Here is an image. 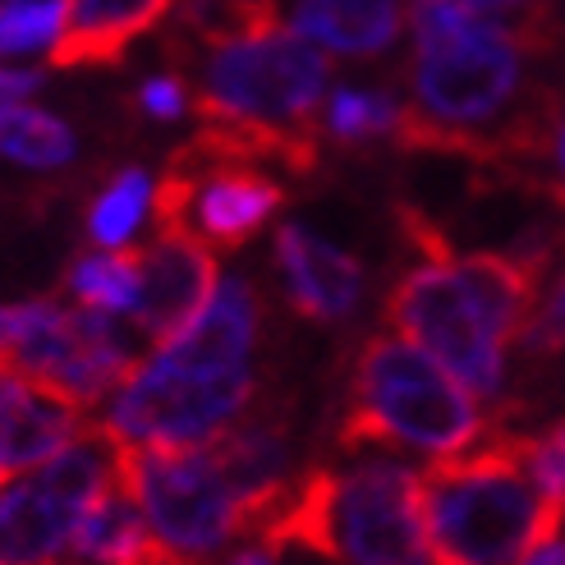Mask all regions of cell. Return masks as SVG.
Segmentation results:
<instances>
[{"mask_svg":"<svg viewBox=\"0 0 565 565\" xmlns=\"http://www.w3.org/2000/svg\"><path fill=\"white\" fill-rule=\"evenodd\" d=\"M120 483V441L88 423L61 456L0 483V565H61L83 511Z\"/></svg>","mask_w":565,"mask_h":565,"instance_id":"8","label":"cell"},{"mask_svg":"<svg viewBox=\"0 0 565 565\" xmlns=\"http://www.w3.org/2000/svg\"><path fill=\"white\" fill-rule=\"evenodd\" d=\"M478 395L460 386L433 354L405 335H369L350 373V409L341 423V446L359 450H418L450 460L483 437Z\"/></svg>","mask_w":565,"mask_h":565,"instance_id":"6","label":"cell"},{"mask_svg":"<svg viewBox=\"0 0 565 565\" xmlns=\"http://www.w3.org/2000/svg\"><path fill=\"white\" fill-rule=\"evenodd\" d=\"M6 478H10V473H6V469H0V483H6Z\"/></svg>","mask_w":565,"mask_h":565,"instance_id":"30","label":"cell"},{"mask_svg":"<svg viewBox=\"0 0 565 565\" xmlns=\"http://www.w3.org/2000/svg\"><path fill=\"white\" fill-rule=\"evenodd\" d=\"M138 110H143L148 120H161V125L184 120L193 110V93H189L184 74H152V78H143V83H138Z\"/></svg>","mask_w":565,"mask_h":565,"instance_id":"23","label":"cell"},{"mask_svg":"<svg viewBox=\"0 0 565 565\" xmlns=\"http://www.w3.org/2000/svg\"><path fill=\"white\" fill-rule=\"evenodd\" d=\"M295 33L345 61H373L401 42L405 0H295Z\"/></svg>","mask_w":565,"mask_h":565,"instance_id":"16","label":"cell"},{"mask_svg":"<svg viewBox=\"0 0 565 565\" xmlns=\"http://www.w3.org/2000/svg\"><path fill=\"white\" fill-rule=\"evenodd\" d=\"M258 543L308 547L341 565H437L423 524V478L382 456L295 478Z\"/></svg>","mask_w":565,"mask_h":565,"instance_id":"4","label":"cell"},{"mask_svg":"<svg viewBox=\"0 0 565 565\" xmlns=\"http://www.w3.org/2000/svg\"><path fill=\"white\" fill-rule=\"evenodd\" d=\"M6 363L74 409H93L138 369L116 318L93 308H65L55 299L19 303Z\"/></svg>","mask_w":565,"mask_h":565,"instance_id":"10","label":"cell"},{"mask_svg":"<svg viewBox=\"0 0 565 565\" xmlns=\"http://www.w3.org/2000/svg\"><path fill=\"white\" fill-rule=\"evenodd\" d=\"M61 38L51 46L55 70L120 65L138 38L171 14L180 0H61Z\"/></svg>","mask_w":565,"mask_h":565,"instance_id":"15","label":"cell"},{"mask_svg":"<svg viewBox=\"0 0 565 565\" xmlns=\"http://www.w3.org/2000/svg\"><path fill=\"white\" fill-rule=\"evenodd\" d=\"M65 290L78 299V308H93L106 318H129L143 295V271H138V248H97L83 253L70 267Z\"/></svg>","mask_w":565,"mask_h":565,"instance_id":"18","label":"cell"},{"mask_svg":"<svg viewBox=\"0 0 565 565\" xmlns=\"http://www.w3.org/2000/svg\"><path fill=\"white\" fill-rule=\"evenodd\" d=\"M418 263L386 295V322L395 335L433 354L473 395H501L505 354L539 313L543 258L529 253H456L446 239L405 212Z\"/></svg>","mask_w":565,"mask_h":565,"instance_id":"1","label":"cell"},{"mask_svg":"<svg viewBox=\"0 0 565 565\" xmlns=\"http://www.w3.org/2000/svg\"><path fill=\"white\" fill-rule=\"evenodd\" d=\"M253 386L258 377H203L157 350L120 382L102 428L120 446H207L244 414Z\"/></svg>","mask_w":565,"mask_h":565,"instance_id":"9","label":"cell"},{"mask_svg":"<svg viewBox=\"0 0 565 565\" xmlns=\"http://www.w3.org/2000/svg\"><path fill=\"white\" fill-rule=\"evenodd\" d=\"M83 428H88L83 409L65 405L61 395H51L0 359V469H38L61 456L74 437H83Z\"/></svg>","mask_w":565,"mask_h":565,"instance_id":"14","label":"cell"},{"mask_svg":"<svg viewBox=\"0 0 565 565\" xmlns=\"http://www.w3.org/2000/svg\"><path fill=\"white\" fill-rule=\"evenodd\" d=\"M65 561L70 565H166L148 520L138 515V505L120 483L83 511Z\"/></svg>","mask_w":565,"mask_h":565,"instance_id":"17","label":"cell"},{"mask_svg":"<svg viewBox=\"0 0 565 565\" xmlns=\"http://www.w3.org/2000/svg\"><path fill=\"white\" fill-rule=\"evenodd\" d=\"M78 152L74 129L38 106H0V161H14L23 171H61Z\"/></svg>","mask_w":565,"mask_h":565,"instance_id":"19","label":"cell"},{"mask_svg":"<svg viewBox=\"0 0 565 565\" xmlns=\"http://www.w3.org/2000/svg\"><path fill=\"white\" fill-rule=\"evenodd\" d=\"M418 478L437 565H515L561 524V501L539 488L524 437L469 446Z\"/></svg>","mask_w":565,"mask_h":565,"instance_id":"5","label":"cell"},{"mask_svg":"<svg viewBox=\"0 0 565 565\" xmlns=\"http://www.w3.org/2000/svg\"><path fill=\"white\" fill-rule=\"evenodd\" d=\"M405 106L395 102L391 93H373V88H335L327 97L322 110V129L345 148H363L377 143V138H395L401 129Z\"/></svg>","mask_w":565,"mask_h":565,"instance_id":"21","label":"cell"},{"mask_svg":"<svg viewBox=\"0 0 565 565\" xmlns=\"http://www.w3.org/2000/svg\"><path fill=\"white\" fill-rule=\"evenodd\" d=\"M276 267L286 280V295L295 303V313L308 322L335 327L354 318V308L363 299V263L354 253L335 248L318 231H308L299 221H286L276 231Z\"/></svg>","mask_w":565,"mask_h":565,"instance_id":"13","label":"cell"},{"mask_svg":"<svg viewBox=\"0 0 565 565\" xmlns=\"http://www.w3.org/2000/svg\"><path fill=\"white\" fill-rule=\"evenodd\" d=\"M120 488L166 565H216L248 529V505L212 446H120Z\"/></svg>","mask_w":565,"mask_h":565,"instance_id":"7","label":"cell"},{"mask_svg":"<svg viewBox=\"0 0 565 565\" xmlns=\"http://www.w3.org/2000/svg\"><path fill=\"white\" fill-rule=\"evenodd\" d=\"M61 0H0V61L33 55L61 38Z\"/></svg>","mask_w":565,"mask_h":565,"instance_id":"22","label":"cell"},{"mask_svg":"<svg viewBox=\"0 0 565 565\" xmlns=\"http://www.w3.org/2000/svg\"><path fill=\"white\" fill-rule=\"evenodd\" d=\"M276 552H280V547H271V543H248V547H239L235 556H225L221 565H280Z\"/></svg>","mask_w":565,"mask_h":565,"instance_id":"27","label":"cell"},{"mask_svg":"<svg viewBox=\"0 0 565 565\" xmlns=\"http://www.w3.org/2000/svg\"><path fill=\"white\" fill-rule=\"evenodd\" d=\"M42 70H14V65H0V106H14L23 97L42 93Z\"/></svg>","mask_w":565,"mask_h":565,"instance_id":"26","label":"cell"},{"mask_svg":"<svg viewBox=\"0 0 565 565\" xmlns=\"http://www.w3.org/2000/svg\"><path fill=\"white\" fill-rule=\"evenodd\" d=\"M556 157H561V171H565V129H561V138H556Z\"/></svg>","mask_w":565,"mask_h":565,"instance_id":"29","label":"cell"},{"mask_svg":"<svg viewBox=\"0 0 565 565\" xmlns=\"http://www.w3.org/2000/svg\"><path fill=\"white\" fill-rule=\"evenodd\" d=\"M524 456H529L533 478H539V488L565 505V423H556L543 437H524Z\"/></svg>","mask_w":565,"mask_h":565,"instance_id":"24","label":"cell"},{"mask_svg":"<svg viewBox=\"0 0 565 565\" xmlns=\"http://www.w3.org/2000/svg\"><path fill=\"white\" fill-rule=\"evenodd\" d=\"M152 198H157V180L148 171H138V166L110 175L88 207V239L97 248H125L138 225L148 221Z\"/></svg>","mask_w":565,"mask_h":565,"instance_id":"20","label":"cell"},{"mask_svg":"<svg viewBox=\"0 0 565 565\" xmlns=\"http://www.w3.org/2000/svg\"><path fill=\"white\" fill-rule=\"evenodd\" d=\"M473 6H483V10H505V6H524V0H473Z\"/></svg>","mask_w":565,"mask_h":565,"instance_id":"28","label":"cell"},{"mask_svg":"<svg viewBox=\"0 0 565 565\" xmlns=\"http://www.w3.org/2000/svg\"><path fill=\"white\" fill-rule=\"evenodd\" d=\"M193 110L203 120L198 143L239 161H276L295 175L318 171V110L331 65L313 42H303L290 28H271L258 38L193 51Z\"/></svg>","mask_w":565,"mask_h":565,"instance_id":"3","label":"cell"},{"mask_svg":"<svg viewBox=\"0 0 565 565\" xmlns=\"http://www.w3.org/2000/svg\"><path fill=\"white\" fill-rule=\"evenodd\" d=\"M524 341H529L533 350H565V271L556 276L547 303L539 308V313H533Z\"/></svg>","mask_w":565,"mask_h":565,"instance_id":"25","label":"cell"},{"mask_svg":"<svg viewBox=\"0 0 565 565\" xmlns=\"http://www.w3.org/2000/svg\"><path fill=\"white\" fill-rule=\"evenodd\" d=\"M552 42L547 19L533 10L515 23L478 14L446 33L414 38L409 61V106L395 129V143L433 152H497L492 129L505 125V148H547L543 129L511 120L524 97L529 55Z\"/></svg>","mask_w":565,"mask_h":565,"instance_id":"2","label":"cell"},{"mask_svg":"<svg viewBox=\"0 0 565 565\" xmlns=\"http://www.w3.org/2000/svg\"><path fill=\"white\" fill-rule=\"evenodd\" d=\"M138 271H143V295L129 313V327L157 350L193 327L221 286L216 253L184 231H166V225H157V239L148 248H138Z\"/></svg>","mask_w":565,"mask_h":565,"instance_id":"12","label":"cell"},{"mask_svg":"<svg viewBox=\"0 0 565 565\" xmlns=\"http://www.w3.org/2000/svg\"><path fill=\"white\" fill-rule=\"evenodd\" d=\"M280 203L286 189L258 171V161L212 152L193 138L157 180L152 212L157 225L184 231L207 248H239L280 212Z\"/></svg>","mask_w":565,"mask_h":565,"instance_id":"11","label":"cell"}]
</instances>
